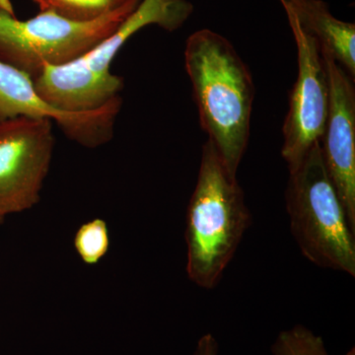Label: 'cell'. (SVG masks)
Masks as SVG:
<instances>
[{"label": "cell", "instance_id": "1", "mask_svg": "<svg viewBox=\"0 0 355 355\" xmlns=\"http://www.w3.org/2000/svg\"><path fill=\"white\" fill-rule=\"evenodd\" d=\"M184 67L200 127L236 175L250 139L254 98L251 72L232 44L209 29L198 30L187 40Z\"/></svg>", "mask_w": 355, "mask_h": 355}, {"label": "cell", "instance_id": "2", "mask_svg": "<svg viewBox=\"0 0 355 355\" xmlns=\"http://www.w3.org/2000/svg\"><path fill=\"white\" fill-rule=\"evenodd\" d=\"M244 191L211 141L202 146L197 184L187 210L184 240L189 279L214 288L251 225Z\"/></svg>", "mask_w": 355, "mask_h": 355}, {"label": "cell", "instance_id": "3", "mask_svg": "<svg viewBox=\"0 0 355 355\" xmlns=\"http://www.w3.org/2000/svg\"><path fill=\"white\" fill-rule=\"evenodd\" d=\"M188 0H141L118 29L83 57L62 65H46L34 85L46 104L67 113H87L119 99L123 80L111 72L119 51L149 25L173 32L193 13Z\"/></svg>", "mask_w": 355, "mask_h": 355}, {"label": "cell", "instance_id": "4", "mask_svg": "<svg viewBox=\"0 0 355 355\" xmlns=\"http://www.w3.org/2000/svg\"><path fill=\"white\" fill-rule=\"evenodd\" d=\"M286 209L291 230L303 256L320 268L355 277V231L317 142L289 170Z\"/></svg>", "mask_w": 355, "mask_h": 355}, {"label": "cell", "instance_id": "5", "mask_svg": "<svg viewBox=\"0 0 355 355\" xmlns=\"http://www.w3.org/2000/svg\"><path fill=\"white\" fill-rule=\"evenodd\" d=\"M141 0H125L110 12L88 21L40 11L28 20L0 9V60L33 80L46 65L69 64L113 34Z\"/></svg>", "mask_w": 355, "mask_h": 355}, {"label": "cell", "instance_id": "6", "mask_svg": "<svg viewBox=\"0 0 355 355\" xmlns=\"http://www.w3.org/2000/svg\"><path fill=\"white\" fill-rule=\"evenodd\" d=\"M53 123L27 116L0 121V218L39 202L55 147Z\"/></svg>", "mask_w": 355, "mask_h": 355}, {"label": "cell", "instance_id": "7", "mask_svg": "<svg viewBox=\"0 0 355 355\" xmlns=\"http://www.w3.org/2000/svg\"><path fill=\"white\" fill-rule=\"evenodd\" d=\"M287 19L298 53L297 79L289 95L288 112L282 128V155L291 170L304 158L311 147L321 141L328 118L330 86L319 44L295 21Z\"/></svg>", "mask_w": 355, "mask_h": 355}, {"label": "cell", "instance_id": "8", "mask_svg": "<svg viewBox=\"0 0 355 355\" xmlns=\"http://www.w3.org/2000/svg\"><path fill=\"white\" fill-rule=\"evenodd\" d=\"M121 100L87 113H67L53 108L40 97L34 80L25 72L0 60V121L16 116L51 119L70 139L95 148L113 137Z\"/></svg>", "mask_w": 355, "mask_h": 355}, {"label": "cell", "instance_id": "9", "mask_svg": "<svg viewBox=\"0 0 355 355\" xmlns=\"http://www.w3.org/2000/svg\"><path fill=\"white\" fill-rule=\"evenodd\" d=\"M323 55L328 69L330 105L320 146L327 171L355 231L354 78L330 55Z\"/></svg>", "mask_w": 355, "mask_h": 355}, {"label": "cell", "instance_id": "10", "mask_svg": "<svg viewBox=\"0 0 355 355\" xmlns=\"http://www.w3.org/2000/svg\"><path fill=\"white\" fill-rule=\"evenodd\" d=\"M287 18L319 44L343 69L355 76V25L338 20L322 0H279Z\"/></svg>", "mask_w": 355, "mask_h": 355}, {"label": "cell", "instance_id": "11", "mask_svg": "<svg viewBox=\"0 0 355 355\" xmlns=\"http://www.w3.org/2000/svg\"><path fill=\"white\" fill-rule=\"evenodd\" d=\"M273 355H330L322 336L315 335L302 324L280 331L272 345ZM345 355H355L352 347Z\"/></svg>", "mask_w": 355, "mask_h": 355}, {"label": "cell", "instance_id": "12", "mask_svg": "<svg viewBox=\"0 0 355 355\" xmlns=\"http://www.w3.org/2000/svg\"><path fill=\"white\" fill-rule=\"evenodd\" d=\"M73 244L84 263L97 265L109 251L110 234L107 222L96 218L83 224L77 230Z\"/></svg>", "mask_w": 355, "mask_h": 355}, {"label": "cell", "instance_id": "13", "mask_svg": "<svg viewBox=\"0 0 355 355\" xmlns=\"http://www.w3.org/2000/svg\"><path fill=\"white\" fill-rule=\"evenodd\" d=\"M40 10H51L64 17L88 21L121 6L125 0H33Z\"/></svg>", "mask_w": 355, "mask_h": 355}, {"label": "cell", "instance_id": "14", "mask_svg": "<svg viewBox=\"0 0 355 355\" xmlns=\"http://www.w3.org/2000/svg\"><path fill=\"white\" fill-rule=\"evenodd\" d=\"M219 347L216 338L211 334L202 336L198 340L193 355H218Z\"/></svg>", "mask_w": 355, "mask_h": 355}, {"label": "cell", "instance_id": "15", "mask_svg": "<svg viewBox=\"0 0 355 355\" xmlns=\"http://www.w3.org/2000/svg\"><path fill=\"white\" fill-rule=\"evenodd\" d=\"M0 9L6 11V12L14 14L10 0H0Z\"/></svg>", "mask_w": 355, "mask_h": 355}, {"label": "cell", "instance_id": "16", "mask_svg": "<svg viewBox=\"0 0 355 355\" xmlns=\"http://www.w3.org/2000/svg\"><path fill=\"white\" fill-rule=\"evenodd\" d=\"M4 219H2V218H0V224L2 223V222H3Z\"/></svg>", "mask_w": 355, "mask_h": 355}]
</instances>
